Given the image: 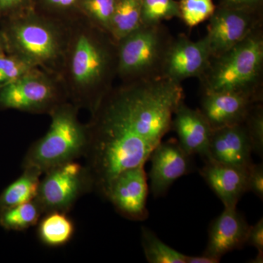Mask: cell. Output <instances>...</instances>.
<instances>
[{
	"label": "cell",
	"instance_id": "obj_1",
	"mask_svg": "<svg viewBox=\"0 0 263 263\" xmlns=\"http://www.w3.org/2000/svg\"><path fill=\"white\" fill-rule=\"evenodd\" d=\"M183 99L181 83L162 75L108 91L86 125L85 165L92 176L95 190L105 197L118 174L144 165L171 130L175 110Z\"/></svg>",
	"mask_w": 263,
	"mask_h": 263
},
{
	"label": "cell",
	"instance_id": "obj_29",
	"mask_svg": "<svg viewBox=\"0 0 263 263\" xmlns=\"http://www.w3.org/2000/svg\"><path fill=\"white\" fill-rule=\"evenodd\" d=\"M35 0H0V21L34 7Z\"/></svg>",
	"mask_w": 263,
	"mask_h": 263
},
{
	"label": "cell",
	"instance_id": "obj_5",
	"mask_svg": "<svg viewBox=\"0 0 263 263\" xmlns=\"http://www.w3.org/2000/svg\"><path fill=\"white\" fill-rule=\"evenodd\" d=\"M256 31L220 56L212 57L202 75L205 93H243L260 100L257 88L263 66V40Z\"/></svg>",
	"mask_w": 263,
	"mask_h": 263
},
{
	"label": "cell",
	"instance_id": "obj_4",
	"mask_svg": "<svg viewBox=\"0 0 263 263\" xmlns=\"http://www.w3.org/2000/svg\"><path fill=\"white\" fill-rule=\"evenodd\" d=\"M78 109L65 102L52 110L49 129L26 152L22 169L36 170L43 175L56 166L84 157L88 144L87 126L79 122Z\"/></svg>",
	"mask_w": 263,
	"mask_h": 263
},
{
	"label": "cell",
	"instance_id": "obj_10",
	"mask_svg": "<svg viewBox=\"0 0 263 263\" xmlns=\"http://www.w3.org/2000/svg\"><path fill=\"white\" fill-rule=\"evenodd\" d=\"M148 186L144 165L124 170L109 184L105 197L120 215L133 221L148 216L146 208Z\"/></svg>",
	"mask_w": 263,
	"mask_h": 263
},
{
	"label": "cell",
	"instance_id": "obj_2",
	"mask_svg": "<svg viewBox=\"0 0 263 263\" xmlns=\"http://www.w3.org/2000/svg\"><path fill=\"white\" fill-rule=\"evenodd\" d=\"M117 70V43L88 22L69 32L61 74L67 97L78 108L91 113L110 91Z\"/></svg>",
	"mask_w": 263,
	"mask_h": 263
},
{
	"label": "cell",
	"instance_id": "obj_22",
	"mask_svg": "<svg viewBox=\"0 0 263 263\" xmlns=\"http://www.w3.org/2000/svg\"><path fill=\"white\" fill-rule=\"evenodd\" d=\"M141 245L148 262L186 263V254L166 245L146 227L141 228Z\"/></svg>",
	"mask_w": 263,
	"mask_h": 263
},
{
	"label": "cell",
	"instance_id": "obj_15",
	"mask_svg": "<svg viewBox=\"0 0 263 263\" xmlns=\"http://www.w3.org/2000/svg\"><path fill=\"white\" fill-rule=\"evenodd\" d=\"M171 129L179 138L180 146L189 156L209 157L213 129L201 110L189 108L181 102L175 110Z\"/></svg>",
	"mask_w": 263,
	"mask_h": 263
},
{
	"label": "cell",
	"instance_id": "obj_17",
	"mask_svg": "<svg viewBox=\"0 0 263 263\" xmlns=\"http://www.w3.org/2000/svg\"><path fill=\"white\" fill-rule=\"evenodd\" d=\"M248 169L205 160L200 174L224 208H235L247 192Z\"/></svg>",
	"mask_w": 263,
	"mask_h": 263
},
{
	"label": "cell",
	"instance_id": "obj_31",
	"mask_svg": "<svg viewBox=\"0 0 263 263\" xmlns=\"http://www.w3.org/2000/svg\"><path fill=\"white\" fill-rule=\"evenodd\" d=\"M246 245L257 249V252L263 253V219L261 218L254 226L249 227Z\"/></svg>",
	"mask_w": 263,
	"mask_h": 263
},
{
	"label": "cell",
	"instance_id": "obj_28",
	"mask_svg": "<svg viewBox=\"0 0 263 263\" xmlns=\"http://www.w3.org/2000/svg\"><path fill=\"white\" fill-rule=\"evenodd\" d=\"M247 192H252L261 200L263 199V164H251L247 172Z\"/></svg>",
	"mask_w": 263,
	"mask_h": 263
},
{
	"label": "cell",
	"instance_id": "obj_18",
	"mask_svg": "<svg viewBox=\"0 0 263 263\" xmlns=\"http://www.w3.org/2000/svg\"><path fill=\"white\" fill-rule=\"evenodd\" d=\"M67 214L51 212L43 214L37 223V236L43 245L60 247L72 239L76 227L73 220Z\"/></svg>",
	"mask_w": 263,
	"mask_h": 263
},
{
	"label": "cell",
	"instance_id": "obj_19",
	"mask_svg": "<svg viewBox=\"0 0 263 263\" xmlns=\"http://www.w3.org/2000/svg\"><path fill=\"white\" fill-rule=\"evenodd\" d=\"M41 176L42 174L36 170L23 169L18 179L0 194V212L35 199Z\"/></svg>",
	"mask_w": 263,
	"mask_h": 263
},
{
	"label": "cell",
	"instance_id": "obj_9",
	"mask_svg": "<svg viewBox=\"0 0 263 263\" xmlns=\"http://www.w3.org/2000/svg\"><path fill=\"white\" fill-rule=\"evenodd\" d=\"M255 10L220 6L209 18L207 35L212 57L220 56L245 40L256 29Z\"/></svg>",
	"mask_w": 263,
	"mask_h": 263
},
{
	"label": "cell",
	"instance_id": "obj_12",
	"mask_svg": "<svg viewBox=\"0 0 263 263\" xmlns=\"http://www.w3.org/2000/svg\"><path fill=\"white\" fill-rule=\"evenodd\" d=\"M148 160L152 162L148 174L151 191L155 197L165 195L173 183L188 174L191 168L190 156L174 139L161 141L152 152Z\"/></svg>",
	"mask_w": 263,
	"mask_h": 263
},
{
	"label": "cell",
	"instance_id": "obj_35",
	"mask_svg": "<svg viewBox=\"0 0 263 263\" xmlns=\"http://www.w3.org/2000/svg\"><path fill=\"white\" fill-rule=\"evenodd\" d=\"M250 262L253 263H262L263 262V253H257V256L250 261Z\"/></svg>",
	"mask_w": 263,
	"mask_h": 263
},
{
	"label": "cell",
	"instance_id": "obj_20",
	"mask_svg": "<svg viewBox=\"0 0 263 263\" xmlns=\"http://www.w3.org/2000/svg\"><path fill=\"white\" fill-rule=\"evenodd\" d=\"M141 0H117L109 34L118 43L142 26Z\"/></svg>",
	"mask_w": 263,
	"mask_h": 263
},
{
	"label": "cell",
	"instance_id": "obj_16",
	"mask_svg": "<svg viewBox=\"0 0 263 263\" xmlns=\"http://www.w3.org/2000/svg\"><path fill=\"white\" fill-rule=\"evenodd\" d=\"M258 99L238 92L205 93L201 101V112L213 130L245 123Z\"/></svg>",
	"mask_w": 263,
	"mask_h": 263
},
{
	"label": "cell",
	"instance_id": "obj_3",
	"mask_svg": "<svg viewBox=\"0 0 263 263\" xmlns=\"http://www.w3.org/2000/svg\"><path fill=\"white\" fill-rule=\"evenodd\" d=\"M0 31L6 53L23 57L51 75L61 76L69 32L54 21L38 14L32 7L0 21Z\"/></svg>",
	"mask_w": 263,
	"mask_h": 263
},
{
	"label": "cell",
	"instance_id": "obj_26",
	"mask_svg": "<svg viewBox=\"0 0 263 263\" xmlns=\"http://www.w3.org/2000/svg\"><path fill=\"white\" fill-rule=\"evenodd\" d=\"M35 68L37 67L34 64L18 55L8 53L0 55V86L16 80Z\"/></svg>",
	"mask_w": 263,
	"mask_h": 263
},
{
	"label": "cell",
	"instance_id": "obj_25",
	"mask_svg": "<svg viewBox=\"0 0 263 263\" xmlns=\"http://www.w3.org/2000/svg\"><path fill=\"white\" fill-rule=\"evenodd\" d=\"M180 18L193 27L210 18L216 10L213 0H180Z\"/></svg>",
	"mask_w": 263,
	"mask_h": 263
},
{
	"label": "cell",
	"instance_id": "obj_34",
	"mask_svg": "<svg viewBox=\"0 0 263 263\" xmlns=\"http://www.w3.org/2000/svg\"><path fill=\"white\" fill-rule=\"evenodd\" d=\"M5 53H6V50H5L4 38H3L1 31H0V55Z\"/></svg>",
	"mask_w": 263,
	"mask_h": 263
},
{
	"label": "cell",
	"instance_id": "obj_8",
	"mask_svg": "<svg viewBox=\"0 0 263 263\" xmlns=\"http://www.w3.org/2000/svg\"><path fill=\"white\" fill-rule=\"evenodd\" d=\"M43 175L36 197L43 214L69 213L81 197L95 190L89 169L76 160L56 166Z\"/></svg>",
	"mask_w": 263,
	"mask_h": 263
},
{
	"label": "cell",
	"instance_id": "obj_23",
	"mask_svg": "<svg viewBox=\"0 0 263 263\" xmlns=\"http://www.w3.org/2000/svg\"><path fill=\"white\" fill-rule=\"evenodd\" d=\"M116 3L117 0H80L78 12L89 23L109 34Z\"/></svg>",
	"mask_w": 263,
	"mask_h": 263
},
{
	"label": "cell",
	"instance_id": "obj_13",
	"mask_svg": "<svg viewBox=\"0 0 263 263\" xmlns=\"http://www.w3.org/2000/svg\"><path fill=\"white\" fill-rule=\"evenodd\" d=\"M249 227L237 207L224 208L209 226V239L203 254L221 260L228 252L243 248Z\"/></svg>",
	"mask_w": 263,
	"mask_h": 263
},
{
	"label": "cell",
	"instance_id": "obj_30",
	"mask_svg": "<svg viewBox=\"0 0 263 263\" xmlns=\"http://www.w3.org/2000/svg\"><path fill=\"white\" fill-rule=\"evenodd\" d=\"M41 8L53 13L78 11L80 0H38Z\"/></svg>",
	"mask_w": 263,
	"mask_h": 263
},
{
	"label": "cell",
	"instance_id": "obj_27",
	"mask_svg": "<svg viewBox=\"0 0 263 263\" xmlns=\"http://www.w3.org/2000/svg\"><path fill=\"white\" fill-rule=\"evenodd\" d=\"M252 152L259 157L263 155V111L262 106H252L245 122Z\"/></svg>",
	"mask_w": 263,
	"mask_h": 263
},
{
	"label": "cell",
	"instance_id": "obj_7",
	"mask_svg": "<svg viewBox=\"0 0 263 263\" xmlns=\"http://www.w3.org/2000/svg\"><path fill=\"white\" fill-rule=\"evenodd\" d=\"M67 98L65 90L57 85L54 76L35 68L0 86V110L50 114Z\"/></svg>",
	"mask_w": 263,
	"mask_h": 263
},
{
	"label": "cell",
	"instance_id": "obj_21",
	"mask_svg": "<svg viewBox=\"0 0 263 263\" xmlns=\"http://www.w3.org/2000/svg\"><path fill=\"white\" fill-rule=\"evenodd\" d=\"M42 207L35 199L0 212V226L11 231H24L37 224Z\"/></svg>",
	"mask_w": 263,
	"mask_h": 263
},
{
	"label": "cell",
	"instance_id": "obj_11",
	"mask_svg": "<svg viewBox=\"0 0 263 263\" xmlns=\"http://www.w3.org/2000/svg\"><path fill=\"white\" fill-rule=\"evenodd\" d=\"M212 57L206 37L198 41L178 37L170 43L162 62L161 75L179 83L188 78L201 76Z\"/></svg>",
	"mask_w": 263,
	"mask_h": 263
},
{
	"label": "cell",
	"instance_id": "obj_24",
	"mask_svg": "<svg viewBox=\"0 0 263 263\" xmlns=\"http://www.w3.org/2000/svg\"><path fill=\"white\" fill-rule=\"evenodd\" d=\"M143 26L158 25L163 21L180 18L179 2L176 0H141Z\"/></svg>",
	"mask_w": 263,
	"mask_h": 263
},
{
	"label": "cell",
	"instance_id": "obj_32",
	"mask_svg": "<svg viewBox=\"0 0 263 263\" xmlns=\"http://www.w3.org/2000/svg\"><path fill=\"white\" fill-rule=\"evenodd\" d=\"M262 3V0H221V5L238 9L257 10Z\"/></svg>",
	"mask_w": 263,
	"mask_h": 263
},
{
	"label": "cell",
	"instance_id": "obj_14",
	"mask_svg": "<svg viewBox=\"0 0 263 263\" xmlns=\"http://www.w3.org/2000/svg\"><path fill=\"white\" fill-rule=\"evenodd\" d=\"M252 152V144L243 123L213 130L206 160L248 169L253 163Z\"/></svg>",
	"mask_w": 263,
	"mask_h": 263
},
{
	"label": "cell",
	"instance_id": "obj_33",
	"mask_svg": "<svg viewBox=\"0 0 263 263\" xmlns=\"http://www.w3.org/2000/svg\"><path fill=\"white\" fill-rule=\"evenodd\" d=\"M220 262L219 259L213 258L206 254H202L200 256L186 255V263H218Z\"/></svg>",
	"mask_w": 263,
	"mask_h": 263
},
{
	"label": "cell",
	"instance_id": "obj_6",
	"mask_svg": "<svg viewBox=\"0 0 263 263\" xmlns=\"http://www.w3.org/2000/svg\"><path fill=\"white\" fill-rule=\"evenodd\" d=\"M171 41L161 24L142 25L117 43V73L131 82L161 75Z\"/></svg>",
	"mask_w": 263,
	"mask_h": 263
}]
</instances>
